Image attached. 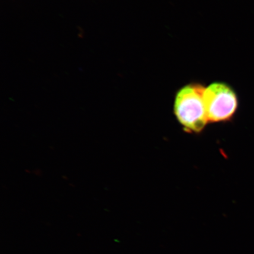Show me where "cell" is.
I'll list each match as a JSON object with an SVG mask.
<instances>
[{"instance_id":"obj_1","label":"cell","mask_w":254,"mask_h":254,"mask_svg":"<svg viewBox=\"0 0 254 254\" xmlns=\"http://www.w3.org/2000/svg\"><path fill=\"white\" fill-rule=\"evenodd\" d=\"M205 88L199 82H190L175 95L174 116L186 132L198 134L208 123L204 102Z\"/></svg>"},{"instance_id":"obj_2","label":"cell","mask_w":254,"mask_h":254,"mask_svg":"<svg viewBox=\"0 0 254 254\" xmlns=\"http://www.w3.org/2000/svg\"><path fill=\"white\" fill-rule=\"evenodd\" d=\"M204 102L208 123L230 122L239 106L236 91L226 82L215 81L205 87Z\"/></svg>"}]
</instances>
